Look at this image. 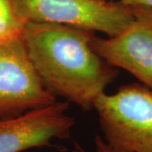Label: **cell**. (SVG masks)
Segmentation results:
<instances>
[{"label": "cell", "mask_w": 152, "mask_h": 152, "mask_svg": "<svg viewBox=\"0 0 152 152\" xmlns=\"http://www.w3.org/2000/svg\"><path fill=\"white\" fill-rule=\"evenodd\" d=\"M134 20L119 34L92 38L94 50L109 65L129 72L152 90V9L129 5Z\"/></svg>", "instance_id": "obj_5"}, {"label": "cell", "mask_w": 152, "mask_h": 152, "mask_svg": "<svg viewBox=\"0 0 152 152\" xmlns=\"http://www.w3.org/2000/svg\"><path fill=\"white\" fill-rule=\"evenodd\" d=\"M25 24L12 0H0V42L21 38Z\"/></svg>", "instance_id": "obj_7"}, {"label": "cell", "mask_w": 152, "mask_h": 152, "mask_svg": "<svg viewBox=\"0 0 152 152\" xmlns=\"http://www.w3.org/2000/svg\"><path fill=\"white\" fill-rule=\"evenodd\" d=\"M40 80L21 38L0 42V119L55 102Z\"/></svg>", "instance_id": "obj_4"}, {"label": "cell", "mask_w": 152, "mask_h": 152, "mask_svg": "<svg viewBox=\"0 0 152 152\" xmlns=\"http://www.w3.org/2000/svg\"><path fill=\"white\" fill-rule=\"evenodd\" d=\"M94 36L80 28L26 22L21 37L46 89L86 110L118 75L93 48Z\"/></svg>", "instance_id": "obj_1"}, {"label": "cell", "mask_w": 152, "mask_h": 152, "mask_svg": "<svg viewBox=\"0 0 152 152\" xmlns=\"http://www.w3.org/2000/svg\"><path fill=\"white\" fill-rule=\"evenodd\" d=\"M96 110L106 142L124 152H152V90L140 84L102 93Z\"/></svg>", "instance_id": "obj_2"}, {"label": "cell", "mask_w": 152, "mask_h": 152, "mask_svg": "<svg viewBox=\"0 0 152 152\" xmlns=\"http://www.w3.org/2000/svg\"><path fill=\"white\" fill-rule=\"evenodd\" d=\"M128 5H145L152 9V0H118Z\"/></svg>", "instance_id": "obj_9"}, {"label": "cell", "mask_w": 152, "mask_h": 152, "mask_svg": "<svg viewBox=\"0 0 152 152\" xmlns=\"http://www.w3.org/2000/svg\"><path fill=\"white\" fill-rule=\"evenodd\" d=\"M68 102H55L18 117L0 119V152H23L53 147L54 140L71 136L75 119L66 113Z\"/></svg>", "instance_id": "obj_6"}, {"label": "cell", "mask_w": 152, "mask_h": 152, "mask_svg": "<svg viewBox=\"0 0 152 152\" xmlns=\"http://www.w3.org/2000/svg\"><path fill=\"white\" fill-rule=\"evenodd\" d=\"M25 23H50L113 37L134 20L130 6L110 0H12Z\"/></svg>", "instance_id": "obj_3"}, {"label": "cell", "mask_w": 152, "mask_h": 152, "mask_svg": "<svg viewBox=\"0 0 152 152\" xmlns=\"http://www.w3.org/2000/svg\"><path fill=\"white\" fill-rule=\"evenodd\" d=\"M95 144H96V149L93 152H124L119 151L118 149H115L114 147L111 146L107 144L106 140L102 139L100 135H96L95 138ZM73 152H89L85 150L82 146H80L78 143H75V149Z\"/></svg>", "instance_id": "obj_8"}]
</instances>
